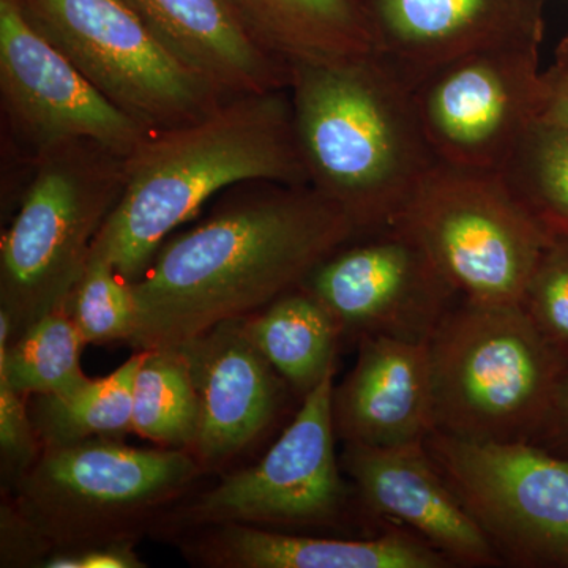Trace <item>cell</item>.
Listing matches in <instances>:
<instances>
[{
	"label": "cell",
	"mask_w": 568,
	"mask_h": 568,
	"mask_svg": "<svg viewBox=\"0 0 568 568\" xmlns=\"http://www.w3.org/2000/svg\"><path fill=\"white\" fill-rule=\"evenodd\" d=\"M358 234L353 220L312 185L265 183L163 244L130 284V342L175 349L226 321L244 320L297 290Z\"/></svg>",
	"instance_id": "6da1fadb"
},
{
	"label": "cell",
	"mask_w": 568,
	"mask_h": 568,
	"mask_svg": "<svg viewBox=\"0 0 568 568\" xmlns=\"http://www.w3.org/2000/svg\"><path fill=\"white\" fill-rule=\"evenodd\" d=\"M310 185L290 91L237 97L200 121L153 130L125 159V186L93 254L134 283L168 235L227 186Z\"/></svg>",
	"instance_id": "7a4b0ae2"
},
{
	"label": "cell",
	"mask_w": 568,
	"mask_h": 568,
	"mask_svg": "<svg viewBox=\"0 0 568 568\" xmlns=\"http://www.w3.org/2000/svg\"><path fill=\"white\" fill-rule=\"evenodd\" d=\"M290 67L295 140L310 185L358 234L394 224L437 163L409 85L375 52Z\"/></svg>",
	"instance_id": "3957f363"
},
{
	"label": "cell",
	"mask_w": 568,
	"mask_h": 568,
	"mask_svg": "<svg viewBox=\"0 0 568 568\" xmlns=\"http://www.w3.org/2000/svg\"><path fill=\"white\" fill-rule=\"evenodd\" d=\"M437 432L534 443L567 365L519 302L462 297L428 339Z\"/></svg>",
	"instance_id": "277c9868"
},
{
	"label": "cell",
	"mask_w": 568,
	"mask_h": 568,
	"mask_svg": "<svg viewBox=\"0 0 568 568\" xmlns=\"http://www.w3.org/2000/svg\"><path fill=\"white\" fill-rule=\"evenodd\" d=\"M21 207L0 246L2 310L13 332L70 305L93 242L125 186V159L74 141L32 160Z\"/></svg>",
	"instance_id": "5b68a950"
},
{
	"label": "cell",
	"mask_w": 568,
	"mask_h": 568,
	"mask_svg": "<svg viewBox=\"0 0 568 568\" xmlns=\"http://www.w3.org/2000/svg\"><path fill=\"white\" fill-rule=\"evenodd\" d=\"M396 224L432 254L462 297L519 302L552 235L499 171L437 162Z\"/></svg>",
	"instance_id": "8992f818"
},
{
	"label": "cell",
	"mask_w": 568,
	"mask_h": 568,
	"mask_svg": "<svg viewBox=\"0 0 568 568\" xmlns=\"http://www.w3.org/2000/svg\"><path fill=\"white\" fill-rule=\"evenodd\" d=\"M17 2L106 99L151 132L200 121L226 102L123 0Z\"/></svg>",
	"instance_id": "52a82bcc"
},
{
	"label": "cell",
	"mask_w": 568,
	"mask_h": 568,
	"mask_svg": "<svg viewBox=\"0 0 568 568\" xmlns=\"http://www.w3.org/2000/svg\"><path fill=\"white\" fill-rule=\"evenodd\" d=\"M425 447L500 559L568 568V459L534 443L432 433Z\"/></svg>",
	"instance_id": "ba28073f"
},
{
	"label": "cell",
	"mask_w": 568,
	"mask_h": 568,
	"mask_svg": "<svg viewBox=\"0 0 568 568\" xmlns=\"http://www.w3.org/2000/svg\"><path fill=\"white\" fill-rule=\"evenodd\" d=\"M541 43L469 52L410 88L437 162L500 171L538 121L544 99Z\"/></svg>",
	"instance_id": "9c48e42d"
},
{
	"label": "cell",
	"mask_w": 568,
	"mask_h": 568,
	"mask_svg": "<svg viewBox=\"0 0 568 568\" xmlns=\"http://www.w3.org/2000/svg\"><path fill=\"white\" fill-rule=\"evenodd\" d=\"M197 470L186 452L81 440L44 448L22 485V507L40 536L67 544L91 540L171 499Z\"/></svg>",
	"instance_id": "30bf717a"
},
{
	"label": "cell",
	"mask_w": 568,
	"mask_h": 568,
	"mask_svg": "<svg viewBox=\"0 0 568 568\" xmlns=\"http://www.w3.org/2000/svg\"><path fill=\"white\" fill-rule=\"evenodd\" d=\"M0 100L11 136L31 160L74 141L126 159L151 133L106 99L17 0H0Z\"/></svg>",
	"instance_id": "8fae6325"
},
{
	"label": "cell",
	"mask_w": 568,
	"mask_h": 568,
	"mask_svg": "<svg viewBox=\"0 0 568 568\" xmlns=\"http://www.w3.org/2000/svg\"><path fill=\"white\" fill-rule=\"evenodd\" d=\"M343 331L428 343L462 294L399 224L366 231L325 257L302 284Z\"/></svg>",
	"instance_id": "7c38bea8"
},
{
	"label": "cell",
	"mask_w": 568,
	"mask_h": 568,
	"mask_svg": "<svg viewBox=\"0 0 568 568\" xmlns=\"http://www.w3.org/2000/svg\"><path fill=\"white\" fill-rule=\"evenodd\" d=\"M335 369L310 394L257 465L224 478L185 508L190 525L321 526L343 511L335 455Z\"/></svg>",
	"instance_id": "4fadbf2b"
},
{
	"label": "cell",
	"mask_w": 568,
	"mask_h": 568,
	"mask_svg": "<svg viewBox=\"0 0 568 568\" xmlns=\"http://www.w3.org/2000/svg\"><path fill=\"white\" fill-rule=\"evenodd\" d=\"M548 0H362L373 52L409 88L429 71L514 43H544Z\"/></svg>",
	"instance_id": "5bb4252c"
},
{
	"label": "cell",
	"mask_w": 568,
	"mask_h": 568,
	"mask_svg": "<svg viewBox=\"0 0 568 568\" xmlns=\"http://www.w3.org/2000/svg\"><path fill=\"white\" fill-rule=\"evenodd\" d=\"M342 462L373 514L424 538L452 566L500 562L491 541L429 457L425 440L395 447L346 443Z\"/></svg>",
	"instance_id": "9a60e30c"
},
{
	"label": "cell",
	"mask_w": 568,
	"mask_h": 568,
	"mask_svg": "<svg viewBox=\"0 0 568 568\" xmlns=\"http://www.w3.org/2000/svg\"><path fill=\"white\" fill-rule=\"evenodd\" d=\"M244 320L226 321L179 347L200 395L194 447L205 463L233 457L253 443L282 403V381L246 335Z\"/></svg>",
	"instance_id": "2e32d148"
},
{
	"label": "cell",
	"mask_w": 568,
	"mask_h": 568,
	"mask_svg": "<svg viewBox=\"0 0 568 568\" xmlns=\"http://www.w3.org/2000/svg\"><path fill=\"white\" fill-rule=\"evenodd\" d=\"M334 422L351 444L424 443L436 429L428 343L358 338L353 372L334 390Z\"/></svg>",
	"instance_id": "e0dca14e"
},
{
	"label": "cell",
	"mask_w": 568,
	"mask_h": 568,
	"mask_svg": "<svg viewBox=\"0 0 568 568\" xmlns=\"http://www.w3.org/2000/svg\"><path fill=\"white\" fill-rule=\"evenodd\" d=\"M123 2L224 100L290 88V63L257 43L230 0Z\"/></svg>",
	"instance_id": "ac0fdd59"
},
{
	"label": "cell",
	"mask_w": 568,
	"mask_h": 568,
	"mask_svg": "<svg viewBox=\"0 0 568 568\" xmlns=\"http://www.w3.org/2000/svg\"><path fill=\"white\" fill-rule=\"evenodd\" d=\"M197 545L209 566L234 568H443L450 560L409 529L369 540H336L222 525Z\"/></svg>",
	"instance_id": "d6986e66"
},
{
	"label": "cell",
	"mask_w": 568,
	"mask_h": 568,
	"mask_svg": "<svg viewBox=\"0 0 568 568\" xmlns=\"http://www.w3.org/2000/svg\"><path fill=\"white\" fill-rule=\"evenodd\" d=\"M257 43L284 62H332L373 52L362 0H230Z\"/></svg>",
	"instance_id": "ffe728a7"
},
{
	"label": "cell",
	"mask_w": 568,
	"mask_h": 568,
	"mask_svg": "<svg viewBox=\"0 0 568 568\" xmlns=\"http://www.w3.org/2000/svg\"><path fill=\"white\" fill-rule=\"evenodd\" d=\"M244 325L268 364L304 396L334 372L342 325L304 287L276 298L264 312L245 317Z\"/></svg>",
	"instance_id": "44dd1931"
},
{
	"label": "cell",
	"mask_w": 568,
	"mask_h": 568,
	"mask_svg": "<svg viewBox=\"0 0 568 568\" xmlns=\"http://www.w3.org/2000/svg\"><path fill=\"white\" fill-rule=\"evenodd\" d=\"M144 351L110 376L91 379L65 396L40 395L33 428L44 448L70 446L92 436L133 432V390Z\"/></svg>",
	"instance_id": "7402d4cb"
},
{
	"label": "cell",
	"mask_w": 568,
	"mask_h": 568,
	"mask_svg": "<svg viewBox=\"0 0 568 568\" xmlns=\"http://www.w3.org/2000/svg\"><path fill=\"white\" fill-rule=\"evenodd\" d=\"M82 345L70 305L52 310L18 335L13 346L0 339V379L24 396L73 394L91 381L81 369Z\"/></svg>",
	"instance_id": "603a6c76"
},
{
	"label": "cell",
	"mask_w": 568,
	"mask_h": 568,
	"mask_svg": "<svg viewBox=\"0 0 568 568\" xmlns=\"http://www.w3.org/2000/svg\"><path fill=\"white\" fill-rule=\"evenodd\" d=\"M200 395L189 361L175 349H145L133 390V432L166 447H194Z\"/></svg>",
	"instance_id": "cb8c5ba5"
},
{
	"label": "cell",
	"mask_w": 568,
	"mask_h": 568,
	"mask_svg": "<svg viewBox=\"0 0 568 568\" xmlns=\"http://www.w3.org/2000/svg\"><path fill=\"white\" fill-rule=\"evenodd\" d=\"M551 235H568V130L537 121L499 171Z\"/></svg>",
	"instance_id": "d4e9b609"
},
{
	"label": "cell",
	"mask_w": 568,
	"mask_h": 568,
	"mask_svg": "<svg viewBox=\"0 0 568 568\" xmlns=\"http://www.w3.org/2000/svg\"><path fill=\"white\" fill-rule=\"evenodd\" d=\"M70 313L84 343L132 338L136 321L132 287L99 254L89 257L71 295Z\"/></svg>",
	"instance_id": "484cf974"
},
{
	"label": "cell",
	"mask_w": 568,
	"mask_h": 568,
	"mask_svg": "<svg viewBox=\"0 0 568 568\" xmlns=\"http://www.w3.org/2000/svg\"><path fill=\"white\" fill-rule=\"evenodd\" d=\"M519 304L568 368V235H552Z\"/></svg>",
	"instance_id": "4316f807"
},
{
	"label": "cell",
	"mask_w": 568,
	"mask_h": 568,
	"mask_svg": "<svg viewBox=\"0 0 568 568\" xmlns=\"http://www.w3.org/2000/svg\"><path fill=\"white\" fill-rule=\"evenodd\" d=\"M21 394L0 379V446L7 462L26 467L36 455V436Z\"/></svg>",
	"instance_id": "83f0119b"
},
{
	"label": "cell",
	"mask_w": 568,
	"mask_h": 568,
	"mask_svg": "<svg viewBox=\"0 0 568 568\" xmlns=\"http://www.w3.org/2000/svg\"><path fill=\"white\" fill-rule=\"evenodd\" d=\"M47 568H138L144 567L134 552L121 541L93 545L82 551L52 556L44 560Z\"/></svg>",
	"instance_id": "f1b7e54d"
},
{
	"label": "cell",
	"mask_w": 568,
	"mask_h": 568,
	"mask_svg": "<svg viewBox=\"0 0 568 568\" xmlns=\"http://www.w3.org/2000/svg\"><path fill=\"white\" fill-rule=\"evenodd\" d=\"M534 444L568 459V368L560 377L548 416Z\"/></svg>",
	"instance_id": "f546056e"
},
{
	"label": "cell",
	"mask_w": 568,
	"mask_h": 568,
	"mask_svg": "<svg viewBox=\"0 0 568 568\" xmlns=\"http://www.w3.org/2000/svg\"><path fill=\"white\" fill-rule=\"evenodd\" d=\"M538 121L568 130V84L566 82L549 81L544 77V99H541Z\"/></svg>",
	"instance_id": "4dcf8cb0"
},
{
	"label": "cell",
	"mask_w": 568,
	"mask_h": 568,
	"mask_svg": "<svg viewBox=\"0 0 568 568\" xmlns=\"http://www.w3.org/2000/svg\"><path fill=\"white\" fill-rule=\"evenodd\" d=\"M544 77L549 81L568 84V36L560 41L558 50H556L555 63L547 71H544Z\"/></svg>",
	"instance_id": "1f68e13d"
}]
</instances>
